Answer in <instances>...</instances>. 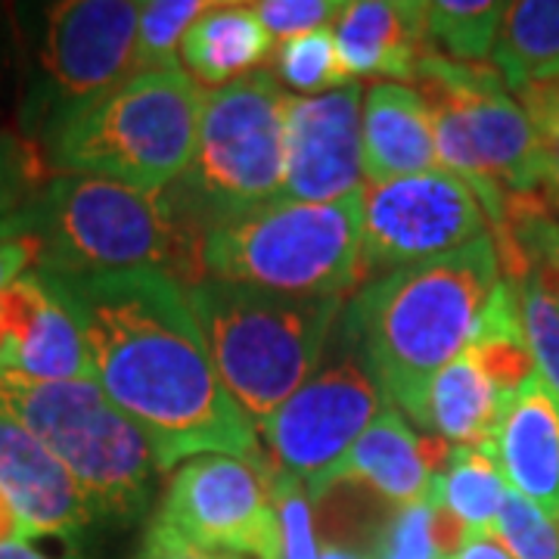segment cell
Segmentation results:
<instances>
[{"mask_svg": "<svg viewBox=\"0 0 559 559\" xmlns=\"http://www.w3.org/2000/svg\"><path fill=\"white\" fill-rule=\"evenodd\" d=\"M38 277L75 320L94 382L146 436L162 473L202 454L271 473L252 419L205 352L178 277L159 267Z\"/></svg>", "mask_w": 559, "mask_h": 559, "instance_id": "6da1fadb", "label": "cell"}, {"mask_svg": "<svg viewBox=\"0 0 559 559\" xmlns=\"http://www.w3.org/2000/svg\"><path fill=\"white\" fill-rule=\"evenodd\" d=\"M500 283L491 234L441 259L364 283L345 305L342 345L373 373L389 407L423 429L429 382L469 348Z\"/></svg>", "mask_w": 559, "mask_h": 559, "instance_id": "7a4b0ae2", "label": "cell"}, {"mask_svg": "<svg viewBox=\"0 0 559 559\" xmlns=\"http://www.w3.org/2000/svg\"><path fill=\"white\" fill-rule=\"evenodd\" d=\"M40 259L35 271L84 277L159 267L187 286L200 280V227L171 187L138 190L91 175H57L32 202Z\"/></svg>", "mask_w": 559, "mask_h": 559, "instance_id": "3957f363", "label": "cell"}, {"mask_svg": "<svg viewBox=\"0 0 559 559\" xmlns=\"http://www.w3.org/2000/svg\"><path fill=\"white\" fill-rule=\"evenodd\" d=\"M224 389L259 429L320 367L342 299H296L242 283L183 286Z\"/></svg>", "mask_w": 559, "mask_h": 559, "instance_id": "277c9868", "label": "cell"}, {"mask_svg": "<svg viewBox=\"0 0 559 559\" xmlns=\"http://www.w3.org/2000/svg\"><path fill=\"white\" fill-rule=\"evenodd\" d=\"M200 280L296 299H345L360 286V190L336 202L274 200L202 234Z\"/></svg>", "mask_w": 559, "mask_h": 559, "instance_id": "5b68a950", "label": "cell"}, {"mask_svg": "<svg viewBox=\"0 0 559 559\" xmlns=\"http://www.w3.org/2000/svg\"><path fill=\"white\" fill-rule=\"evenodd\" d=\"M0 414L25 426L72 473L94 520H143L159 466L146 436L97 382H40L3 370Z\"/></svg>", "mask_w": 559, "mask_h": 559, "instance_id": "8992f818", "label": "cell"}, {"mask_svg": "<svg viewBox=\"0 0 559 559\" xmlns=\"http://www.w3.org/2000/svg\"><path fill=\"white\" fill-rule=\"evenodd\" d=\"M202 91L187 69L140 72L44 143L57 175H91L165 190L178 183L197 153Z\"/></svg>", "mask_w": 559, "mask_h": 559, "instance_id": "52a82bcc", "label": "cell"}, {"mask_svg": "<svg viewBox=\"0 0 559 559\" xmlns=\"http://www.w3.org/2000/svg\"><path fill=\"white\" fill-rule=\"evenodd\" d=\"M414 79L432 112L441 168L473 187L498 237L507 227V197L540 190L532 121L488 62H457L432 50Z\"/></svg>", "mask_w": 559, "mask_h": 559, "instance_id": "ba28073f", "label": "cell"}, {"mask_svg": "<svg viewBox=\"0 0 559 559\" xmlns=\"http://www.w3.org/2000/svg\"><path fill=\"white\" fill-rule=\"evenodd\" d=\"M289 97L261 69L202 91L197 153L187 175L171 183L200 234L283 197Z\"/></svg>", "mask_w": 559, "mask_h": 559, "instance_id": "9c48e42d", "label": "cell"}, {"mask_svg": "<svg viewBox=\"0 0 559 559\" xmlns=\"http://www.w3.org/2000/svg\"><path fill=\"white\" fill-rule=\"evenodd\" d=\"M140 3L131 0H66L47 7L22 131L44 146L62 124L134 79Z\"/></svg>", "mask_w": 559, "mask_h": 559, "instance_id": "30bf717a", "label": "cell"}, {"mask_svg": "<svg viewBox=\"0 0 559 559\" xmlns=\"http://www.w3.org/2000/svg\"><path fill=\"white\" fill-rule=\"evenodd\" d=\"M481 237L488 218L479 197L448 168L360 187V286Z\"/></svg>", "mask_w": 559, "mask_h": 559, "instance_id": "8fae6325", "label": "cell"}, {"mask_svg": "<svg viewBox=\"0 0 559 559\" xmlns=\"http://www.w3.org/2000/svg\"><path fill=\"white\" fill-rule=\"evenodd\" d=\"M153 522L205 550L283 559L271 473L246 460L202 454L180 463Z\"/></svg>", "mask_w": 559, "mask_h": 559, "instance_id": "7c38bea8", "label": "cell"}, {"mask_svg": "<svg viewBox=\"0 0 559 559\" xmlns=\"http://www.w3.org/2000/svg\"><path fill=\"white\" fill-rule=\"evenodd\" d=\"M385 407L373 373L340 342V355L318 367L255 432L267 441L271 469L311 481L336 466Z\"/></svg>", "mask_w": 559, "mask_h": 559, "instance_id": "4fadbf2b", "label": "cell"}, {"mask_svg": "<svg viewBox=\"0 0 559 559\" xmlns=\"http://www.w3.org/2000/svg\"><path fill=\"white\" fill-rule=\"evenodd\" d=\"M360 187L358 81L320 97L293 94L286 109V180L280 200L336 202Z\"/></svg>", "mask_w": 559, "mask_h": 559, "instance_id": "5bb4252c", "label": "cell"}, {"mask_svg": "<svg viewBox=\"0 0 559 559\" xmlns=\"http://www.w3.org/2000/svg\"><path fill=\"white\" fill-rule=\"evenodd\" d=\"M0 491L25 528V540L79 538L94 522L72 473L25 426L0 414Z\"/></svg>", "mask_w": 559, "mask_h": 559, "instance_id": "9a60e30c", "label": "cell"}, {"mask_svg": "<svg viewBox=\"0 0 559 559\" xmlns=\"http://www.w3.org/2000/svg\"><path fill=\"white\" fill-rule=\"evenodd\" d=\"M0 311L10 326V352L3 370L40 382H94L91 355L79 326L60 299L44 286L38 271H28L0 293Z\"/></svg>", "mask_w": 559, "mask_h": 559, "instance_id": "2e32d148", "label": "cell"}, {"mask_svg": "<svg viewBox=\"0 0 559 559\" xmlns=\"http://www.w3.org/2000/svg\"><path fill=\"white\" fill-rule=\"evenodd\" d=\"M436 476L439 473L423 454V436L419 439L414 436V429L404 423L395 407H385L348 448V454L326 473L305 481V488L311 503H320L333 488L360 481L385 500L411 507L432 498Z\"/></svg>", "mask_w": 559, "mask_h": 559, "instance_id": "e0dca14e", "label": "cell"}, {"mask_svg": "<svg viewBox=\"0 0 559 559\" xmlns=\"http://www.w3.org/2000/svg\"><path fill=\"white\" fill-rule=\"evenodd\" d=\"M491 448L510 491L559 520V401L538 373L507 401Z\"/></svg>", "mask_w": 559, "mask_h": 559, "instance_id": "ac0fdd59", "label": "cell"}, {"mask_svg": "<svg viewBox=\"0 0 559 559\" xmlns=\"http://www.w3.org/2000/svg\"><path fill=\"white\" fill-rule=\"evenodd\" d=\"M360 159L367 183H389L436 168V128L419 91L399 81L370 84L360 106Z\"/></svg>", "mask_w": 559, "mask_h": 559, "instance_id": "d6986e66", "label": "cell"}, {"mask_svg": "<svg viewBox=\"0 0 559 559\" xmlns=\"http://www.w3.org/2000/svg\"><path fill=\"white\" fill-rule=\"evenodd\" d=\"M345 69L355 75L414 81L419 60L432 53L426 38V3L417 0H355L333 22Z\"/></svg>", "mask_w": 559, "mask_h": 559, "instance_id": "ffe728a7", "label": "cell"}, {"mask_svg": "<svg viewBox=\"0 0 559 559\" xmlns=\"http://www.w3.org/2000/svg\"><path fill=\"white\" fill-rule=\"evenodd\" d=\"M274 47L255 3H209L180 44L187 75L205 87H224L259 66Z\"/></svg>", "mask_w": 559, "mask_h": 559, "instance_id": "44dd1931", "label": "cell"}, {"mask_svg": "<svg viewBox=\"0 0 559 559\" xmlns=\"http://www.w3.org/2000/svg\"><path fill=\"white\" fill-rule=\"evenodd\" d=\"M507 401L485 380L473 355L463 352L429 382L423 432L451 444H488L498 432Z\"/></svg>", "mask_w": 559, "mask_h": 559, "instance_id": "7402d4cb", "label": "cell"}, {"mask_svg": "<svg viewBox=\"0 0 559 559\" xmlns=\"http://www.w3.org/2000/svg\"><path fill=\"white\" fill-rule=\"evenodd\" d=\"M491 60L513 94L559 79V0L507 3Z\"/></svg>", "mask_w": 559, "mask_h": 559, "instance_id": "603a6c76", "label": "cell"}, {"mask_svg": "<svg viewBox=\"0 0 559 559\" xmlns=\"http://www.w3.org/2000/svg\"><path fill=\"white\" fill-rule=\"evenodd\" d=\"M507 495H510V485L500 473L491 441L454 444L432 488V500L466 528L469 538L495 532V522Z\"/></svg>", "mask_w": 559, "mask_h": 559, "instance_id": "cb8c5ba5", "label": "cell"}, {"mask_svg": "<svg viewBox=\"0 0 559 559\" xmlns=\"http://www.w3.org/2000/svg\"><path fill=\"white\" fill-rule=\"evenodd\" d=\"M495 249L507 277L532 261L559 293V221L544 209L538 193L507 197V227L495 237Z\"/></svg>", "mask_w": 559, "mask_h": 559, "instance_id": "d4e9b609", "label": "cell"}, {"mask_svg": "<svg viewBox=\"0 0 559 559\" xmlns=\"http://www.w3.org/2000/svg\"><path fill=\"white\" fill-rule=\"evenodd\" d=\"M507 3L495 0H436L426 3V38L448 50V60L485 62L495 50Z\"/></svg>", "mask_w": 559, "mask_h": 559, "instance_id": "484cf974", "label": "cell"}, {"mask_svg": "<svg viewBox=\"0 0 559 559\" xmlns=\"http://www.w3.org/2000/svg\"><path fill=\"white\" fill-rule=\"evenodd\" d=\"M507 280L516 289L522 330L538 367V377L559 401V293L532 261H525Z\"/></svg>", "mask_w": 559, "mask_h": 559, "instance_id": "4316f807", "label": "cell"}, {"mask_svg": "<svg viewBox=\"0 0 559 559\" xmlns=\"http://www.w3.org/2000/svg\"><path fill=\"white\" fill-rule=\"evenodd\" d=\"M205 10H209V3H202V0H150V3H140L134 75L180 69L178 47L187 38L190 25L200 20Z\"/></svg>", "mask_w": 559, "mask_h": 559, "instance_id": "83f0119b", "label": "cell"}, {"mask_svg": "<svg viewBox=\"0 0 559 559\" xmlns=\"http://www.w3.org/2000/svg\"><path fill=\"white\" fill-rule=\"evenodd\" d=\"M277 72L299 94H330L352 84V72L345 69L333 28H318L299 38L286 40L277 53Z\"/></svg>", "mask_w": 559, "mask_h": 559, "instance_id": "f1b7e54d", "label": "cell"}, {"mask_svg": "<svg viewBox=\"0 0 559 559\" xmlns=\"http://www.w3.org/2000/svg\"><path fill=\"white\" fill-rule=\"evenodd\" d=\"M50 180V165L38 143L0 131V221L20 215Z\"/></svg>", "mask_w": 559, "mask_h": 559, "instance_id": "f546056e", "label": "cell"}, {"mask_svg": "<svg viewBox=\"0 0 559 559\" xmlns=\"http://www.w3.org/2000/svg\"><path fill=\"white\" fill-rule=\"evenodd\" d=\"M491 535L513 559H559V520L516 491L503 500Z\"/></svg>", "mask_w": 559, "mask_h": 559, "instance_id": "4dcf8cb0", "label": "cell"}, {"mask_svg": "<svg viewBox=\"0 0 559 559\" xmlns=\"http://www.w3.org/2000/svg\"><path fill=\"white\" fill-rule=\"evenodd\" d=\"M516 100L525 109L532 131H535L540 193L559 215V79L522 87L516 91Z\"/></svg>", "mask_w": 559, "mask_h": 559, "instance_id": "1f68e13d", "label": "cell"}, {"mask_svg": "<svg viewBox=\"0 0 559 559\" xmlns=\"http://www.w3.org/2000/svg\"><path fill=\"white\" fill-rule=\"evenodd\" d=\"M271 495L277 503L280 535H283V559H318L314 547V522H311V498L299 476L271 469Z\"/></svg>", "mask_w": 559, "mask_h": 559, "instance_id": "d6a6232c", "label": "cell"}, {"mask_svg": "<svg viewBox=\"0 0 559 559\" xmlns=\"http://www.w3.org/2000/svg\"><path fill=\"white\" fill-rule=\"evenodd\" d=\"M436 503L432 498L395 510L377 540V559H444L432 535Z\"/></svg>", "mask_w": 559, "mask_h": 559, "instance_id": "836d02e7", "label": "cell"}, {"mask_svg": "<svg viewBox=\"0 0 559 559\" xmlns=\"http://www.w3.org/2000/svg\"><path fill=\"white\" fill-rule=\"evenodd\" d=\"M345 10L342 0H261L255 13L271 32V38H299L318 28H333Z\"/></svg>", "mask_w": 559, "mask_h": 559, "instance_id": "e575fe53", "label": "cell"}, {"mask_svg": "<svg viewBox=\"0 0 559 559\" xmlns=\"http://www.w3.org/2000/svg\"><path fill=\"white\" fill-rule=\"evenodd\" d=\"M38 259L40 242L35 237V215H32V205H28L25 218L13 230L0 234V293L10 289L28 271H35Z\"/></svg>", "mask_w": 559, "mask_h": 559, "instance_id": "d590c367", "label": "cell"}, {"mask_svg": "<svg viewBox=\"0 0 559 559\" xmlns=\"http://www.w3.org/2000/svg\"><path fill=\"white\" fill-rule=\"evenodd\" d=\"M134 559H242L234 554H218V550H205L190 540L178 538L175 532L162 528L159 522H150L146 538L140 540V550Z\"/></svg>", "mask_w": 559, "mask_h": 559, "instance_id": "8d00e7d4", "label": "cell"}, {"mask_svg": "<svg viewBox=\"0 0 559 559\" xmlns=\"http://www.w3.org/2000/svg\"><path fill=\"white\" fill-rule=\"evenodd\" d=\"M451 559H513V557L507 554V547H503L495 535H476V538H466V544H463Z\"/></svg>", "mask_w": 559, "mask_h": 559, "instance_id": "74e56055", "label": "cell"}, {"mask_svg": "<svg viewBox=\"0 0 559 559\" xmlns=\"http://www.w3.org/2000/svg\"><path fill=\"white\" fill-rule=\"evenodd\" d=\"M10 540H25V528H22L20 516L13 513L10 500L0 491V544H10Z\"/></svg>", "mask_w": 559, "mask_h": 559, "instance_id": "f35d334b", "label": "cell"}, {"mask_svg": "<svg viewBox=\"0 0 559 559\" xmlns=\"http://www.w3.org/2000/svg\"><path fill=\"white\" fill-rule=\"evenodd\" d=\"M0 559H57V557L40 554V550H35L28 540H10V544H0Z\"/></svg>", "mask_w": 559, "mask_h": 559, "instance_id": "ab89813d", "label": "cell"}, {"mask_svg": "<svg viewBox=\"0 0 559 559\" xmlns=\"http://www.w3.org/2000/svg\"><path fill=\"white\" fill-rule=\"evenodd\" d=\"M318 559H377V557H367V554H360V550H355V547H345V544L330 540V544H323V547H320Z\"/></svg>", "mask_w": 559, "mask_h": 559, "instance_id": "60d3db41", "label": "cell"}, {"mask_svg": "<svg viewBox=\"0 0 559 559\" xmlns=\"http://www.w3.org/2000/svg\"><path fill=\"white\" fill-rule=\"evenodd\" d=\"M22 218H25V209H22L20 215H13V218L0 221V234H7V230H13V227H16V224H20Z\"/></svg>", "mask_w": 559, "mask_h": 559, "instance_id": "b9f144b4", "label": "cell"}]
</instances>
